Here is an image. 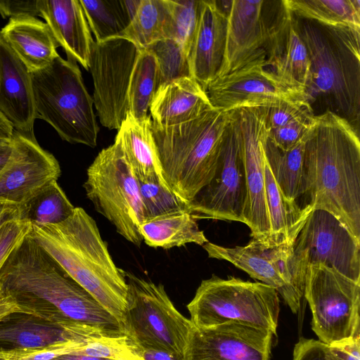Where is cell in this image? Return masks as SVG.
<instances>
[{"label": "cell", "mask_w": 360, "mask_h": 360, "mask_svg": "<svg viewBox=\"0 0 360 360\" xmlns=\"http://www.w3.org/2000/svg\"><path fill=\"white\" fill-rule=\"evenodd\" d=\"M231 112V120L214 175L188 203V212L196 219L246 223L245 167L232 111Z\"/></svg>", "instance_id": "cell-16"}, {"label": "cell", "mask_w": 360, "mask_h": 360, "mask_svg": "<svg viewBox=\"0 0 360 360\" xmlns=\"http://www.w3.org/2000/svg\"><path fill=\"white\" fill-rule=\"evenodd\" d=\"M0 15L3 18H15L40 15L39 0L11 1L0 0Z\"/></svg>", "instance_id": "cell-45"}, {"label": "cell", "mask_w": 360, "mask_h": 360, "mask_svg": "<svg viewBox=\"0 0 360 360\" xmlns=\"http://www.w3.org/2000/svg\"><path fill=\"white\" fill-rule=\"evenodd\" d=\"M304 207L334 215L360 239V141L344 118L326 110L315 115L306 141L302 195Z\"/></svg>", "instance_id": "cell-2"}, {"label": "cell", "mask_w": 360, "mask_h": 360, "mask_svg": "<svg viewBox=\"0 0 360 360\" xmlns=\"http://www.w3.org/2000/svg\"><path fill=\"white\" fill-rule=\"evenodd\" d=\"M308 137L286 151L278 148L269 139L264 147L265 158L277 186L292 202H298L302 195L304 153Z\"/></svg>", "instance_id": "cell-31"}, {"label": "cell", "mask_w": 360, "mask_h": 360, "mask_svg": "<svg viewBox=\"0 0 360 360\" xmlns=\"http://www.w3.org/2000/svg\"><path fill=\"white\" fill-rule=\"evenodd\" d=\"M314 115L309 102L283 103L269 108L267 125L269 129L271 130L295 121L311 118Z\"/></svg>", "instance_id": "cell-42"}, {"label": "cell", "mask_w": 360, "mask_h": 360, "mask_svg": "<svg viewBox=\"0 0 360 360\" xmlns=\"http://www.w3.org/2000/svg\"><path fill=\"white\" fill-rule=\"evenodd\" d=\"M327 360H360V336L324 346Z\"/></svg>", "instance_id": "cell-44"}, {"label": "cell", "mask_w": 360, "mask_h": 360, "mask_svg": "<svg viewBox=\"0 0 360 360\" xmlns=\"http://www.w3.org/2000/svg\"><path fill=\"white\" fill-rule=\"evenodd\" d=\"M170 16L166 0H140L129 25L120 37L141 49L169 39Z\"/></svg>", "instance_id": "cell-32"}, {"label": "cell", "mask_w": 360, "mask_h": 360, "mask_svg": "<svg viewBox=\"0 0 360 360\" xmlns=\"http://www.w3.org/2000/svg\"><path fill=\"white\" fill-rule=\"evenodd\" d=\"M127 38L94 41L89 67L94 82L93 102L101 124L119 129L129 112L131 75L141 51Z\"/></svg>", "instance_id": "cell-12"}, {"label": "cell", "mask_w": 360, "mask_h": 360, "mask_svg": "<svg viewBox=\"0 0 360 360\" xmlns=\"http://www.w3.org/2000/svg\"><path fill=\"white\" fill-rule=\"evenodd\" d=\"M42 17L68 59L89 70L94 41L84 10L78 0H39Z\"/></svg>", "instance_id": "cell-22"}, {"label": "cell", "mask_w": 360, "mask_h": 360, "mask_svg": "<svg viewBox=\"0 0 360 360\" xmlns=\"http://www.w3.org/2000/svg\"><path fill=\"white\" fill-rule=\"evenodd\" d=\"M315 115L269 130V140L281 150H288L306 139L312 129Z\"/></svg>", "instance_id": "cell-41"}, {"label": "cell", "mask_w": 360, "mask_h": 360, "mask_svg": "<svg viewBox=\"0 0 360 360\" xmlns=\"http://www.w3.org/2000/svg\"><path fill=\"white\" fill-rule=\"evenodd\" d=\"M303 296L319 341L329 345L360 336L359 283L325 264H311L306 271Z\"/></svg>", "instance_id": "cell-11"}, {"label": "cell", "mask_w": 360, "mask_h": 360, "mask_svg": "<svg viewBox=\"0 0 360 360\" xmlns=\"http://www.w3.org/2000/svg\"><path fill=\"white\" fill-rule=\"evenodd\" d=\"M142 349V355L145 360H180L173 354L162 350Z\"/></svg>", "instance_id": "cell-49"}, {"label": "cell", "mask_w": 360, "mask_h": 360, "mask_svg": "<svg viewBox=\"0 0 360 360\" xmlns=\"http://www.w3.org/2000/svg\"><path fill=\"white\" fill-rule=\"evenodd\" d=\"M293 245H266L252 238L245 246L230 248L207 242L202 248L210 258L229 262L274 288L296 314L304 295V278L297 269Z\"/></svg>", "instance_id": "cell-14"}, {"label": "cell", "mask_w": 360, "mask_h": 360, "mask_svg": "<svg viewBox=\"0 0 360 360\" xmlns=\"http://www.w3.org/2000/svg\"><path fill=\"white\" fill-rule=\"evenodd\" d=\"M13 128L0 114V143L11 141L13 138Z\"/></svg>", "instance_id": "cell-50"}, {"label": "cell", "mask_w": 360, "mask_h": 360, "mask_svg": "<svg viewBox=\"0 0 360 360\" xmlns=\"http://www.w3.org/2000/svg\"><path fill=\"white\" fill-rule=\"evenodd\" d=\"M18 315L17 318L11 315L0 323V342L12 345V349L39 348L73 339L91 340L35 316Z\"/></svg>", "instance_id": "cell-27"}, {"label": "cell", "mask_w": 360, "mask_h": 360, "mask_svg": "<svg viewBox=\"0 0 360 360\" xmlns=\"http://www.w3.org/2000/svg\"><path fill=\"white\" fill-rule=\"evenodd\" d=\"M75 208L57 181H53L20 205V219L32 225L56 224L67 219Z\"/></svg>", "instance_id": "cell-33"}, {"label": "cell", "mask_w": 360, "mask_h": 360, "mask_svg": "<svg viewBox=\"0 0 360 360\" xmlns=\"http://www.w3.org/2000/svg\"><path fill=\"white\" fill-rule=\"evenodd\" d=\"M267 66V59L261 58L216 77L205 89L212 105L230 112L245 107L310 103L304 87L286 81Z\"/></svg>", "instance_id": "cell-13"}, {"label": "cell", "mask_w": 360, "mask_h": 360, "mask_svg": "<svg viewBox=\"0 0 360 360\" xmlns=\"http://www.w3.org/2000/svg\"><path fill=\"white\" fill-rule=\"evenodd\" d=\"M266 159V158H265ZM265 198L269 222L266 245H294L313 210L288 200L274 180L265 160Z\"/></svg>", "instance_id": "cell-26"}, {"label": "cell", "mask_w": 360, "mask_h": 360, "mask_svg": "<svg viewBox=\"0 0 360 360\" xmlns=\"http://www.w3.org/2000/svg\"><path fill=\"white\" fill-rule=\"evenodd\" d=\"M81 354L110 360H145L141 348L127 335L101 336L91 340Z\"/></svg>", "instance_id": "cell-39"}, {"label": "cell", "mask_w": 360, "mask_h": 360, "mask_svg": "<svg viewBox=\"0 0 360 360\" xmlns=\"http://www.w3.org/2000/svg\"><path fill=\"white\" fill-rule=\"evenodd\" d=\"M83 186L96 211L124 239L140 246L143 241L140 225L144 219L139 181L117 140L96 157Z\"/></svg>", "instance_id": "cell-9"}, {"label": "cell", "mask_w": 360, "mask_h": 360, "mask_svg": "<svg viewBox=\"0 0 360 360\" xmlns=\"http://www.w3.org/2000/svg\"><path fill=\"white\" fill-rule=\"evenodd\" d=\"M273 333L236 322L192 325L182 360H270Z\"/></svg>", "instance_id": "cell-18"}, {"label": "cell", "mask_w": 360, "mask_h": 360, "mask_svg": "<svg viewBox=\"0 0 360 360\" xmlns=\"http://www.w3.org/2000/svg\"><path fill=\"white\" fill-rule=\"evenodd\" d=\"M310 61L307 92L345 119L359 133L360 118V32L330 28L292 14Z\"/></svg>", "instance_id": "cell-4"}, {"label": "cell", "mask_w": 360, "mask_h": 360, "mask_svg": "<svg viewBox=\"0 0 360 360\" xmlns=\"http://www.w3.org/2000/svg\"><path fill=\"white\" fill-rule=\"evenodd\" d=\"M269 108L254 106L232 110L245 167L247 186L245 224L252 238L266 244L269 222L265 198V153Z\"/></svg>", "instance_id": "cell-17"}, {"label": "cell", "mask_w": 360, "mask_h": 360, "mask_svg": "<svg viewBox=\"0 0 360 360\" xmlns=\"http://www.w3.org/2000/svg\"><path fill=\"white\" fill-rule=\"evenodd\" d=\"M295 265L305 279L309 265L323 264L360 283V239L332 214L313 210L293 245Z\"/></svg>", "instance_id": "cell-15"}, {"label": "cell", "mask_w": 360, "mask_h": 360, "mask_svg": "<svg viewBox=\"0 0 360 360\" xmlns=\"http://www.w3.org/2000/svg\"><path fill=\"white\" fill-rule=\"evenodd\" d=\"M0 282L30 315L61 328L77 325L108 336L126 334L118 321L73 280L30 233L1 267Z\"/></svg>", "instance_id": "cell-1"}, {"label": "cell", "mask_w": 360, "mask_h": 360, "mask_svg": "<svg viewBox=\"0 0 360 360\" xmlns=\"http://www.w3.org/2000/svg\"><path fill=\"white\" fill-rule=\"evenodd\" d=\"M91 340L73 339L39 348L0 349V353L5 360H52L77 352Z\"/></svg>", "instance_id": "cell-40"}, {"label": "cell", "mask_w": 360, "mask_h": 360, "mask_svg": "<svg viewBox=\"0 0 360 360\" xmlns=\"http://www.w3.org/2000/svg\"><path fill=\"white\" fill-rule=\"evenodd\" d=\"M140 231L144 243L152 248L169 249L188 243L203 245L208 240L189 212L161 216L143 221Z\"/></svg>", "instance_id": "cell-28"}, {"label": "cell", "mask_w": 360, "mask_h": 360, "mask_svg": "<svg viewBox=\"0 0 360 360\" xmlns=\"http://www.w3.org/2000/svg\"><path fill=\"white\" fill-rule=\"evenodd\" d=\"M31 229V223L22 219L9 222L0 228V270Z\"/></svg>", "instance_id": "cell-43"}, {"label": "cell", "mask_w": 360, "mask_h": 360, "mask_svg": "<svg viewBox=\"0 0 360 360\" xmlns=\"http://www.w3.org/2000/svg\"><path fill=\"white\" fill-rule=\"evenodd\" d=\"M152 120H136L129 112L117 130L115 139L138 180L160 181L163 176L155 143L151 131Z\"/></svg>", "instance_id": "cell-25"}, {"label": "cell", "mask_w": 360, "mask_h": 360, "mask_svg": "<svg viewBox=\"0 0 360 360\" xmlns=\"http://www.w3.org/2000/svg\"><path fill=\"white\" fill-rule=\"evenodd\" d=\"M291 13L283 0H233L227 13L225 52L218 77L282 53Z\"/></svg>", "instance_id": "cell-8"}, {"label": "cell", "mask_w": 360, "mask_h": 360, "mask_svg": "<svg viewBox=\"0 0 360 360\" xmlns=\"http://www.w3.org/2000/svg\"><path fill=\"white\" fill-rule=\"evenodd\" d=\"M213 108L202 86L192 77H184L158 88L149 112L153 123L170 126L193 120Z\"/></svg>", "instance_id": "cell-23"}, {"label": "cell", "mask_w": 360, "mask_h": 360, "mask_svg": "<svg viewBox=\"0 0 360 360\" xmlns=\"http://www.w3.org/2000/svg\"><path fill=\"white\" fill-rule=\"evenodd\" d=\"M139 1L79 0L97 41L120 37L129 25Z\"/></svg>", "instance_id": "cell-30"}, {"label": "cell", "mask_w": 360, "mask_h": 360, "mask_svg": "<svg viewBox=\"0 0 360 360\" xmlns=\"http://www.w3.org/2000/svg\"><path fill=\"white\" fill-rule=\"evenodd\" d=\"M30 235L124 329L126 271L115 265L95 220L82 207L60 223L32 225Z\"/></svg>", "instance_id": "cell-3"}, {"label": "cell", "mask_w": 360, "mask_h": 360, "mask_svg": "<svg viewBox=\"0 0 360 360\" xmlns=\"http://www.w3.org/2000/svg\"><path fill=\"white\" fill-rule=\"evenodd\" d=\"M57 359L58 360H110L105 358L96 357L81 354H65Z\"/></svg>", "instance_id": "cell-52"}, {"label": "cell", "mask_w": 360, "mask_h": 360, "mask_svg": "<svg viewBox=\"0 0 360 360\" xmlns=\"http://www.w3.org/2000/svg\"><path fill=\"white\" fill-rule=\"evenodd\" d=\"M294 16L342 30L360 32V0H283Z\"/></svg>", "instance_id": "cell-29"}, {"label": "cell", "mask_w": 360, "mask_h": 360, "mask_svg": "<svg viewBox=\"0 0 360 360\" xmlns=\"http://www.w3.org/2000/svg\"><path fill=\"white\" fill-rule=\"evenodd\" d=\"M0 114L14 131L34 136L36 111L31 73L1 34Z\"/></svg>", "instance_id": "cell-21"}, {"label": "cell", "mask_w": 360, "mask_h": 360, "mask_svg": "<svg viewBox=\"0 0 360 360\" xmlns=\"http://www.w3.org/2000/svg\"><path fill=\"white\" fill-rule=\"evenodd\" d=\"M15 314H30V312L5 290L0 282V323Z\"/></svg>", "instance_id": "cell-47"}, {"label": "cell", "mask_w": 360, "mask_h": 360, "mask_svg": "<svg viewBox=\"0 0 360 360\" xmlns=\"http://www.w3.org/2000/svg\"><path fill=\"white\" fill-rule=\"evenodd\" d=\"M227 13L219 1L201 0L195 33L188 52L191 76L205 90L218 75L226 47Z\"/></svg>", "instance_id": "cell-20"}, {"label": "cell", "mask_w": 360, "mask_h": 360, "mask_svg": "<svg viewBox=\"0 0 360 360\" xmlns=\"http://www.w3.org/2000/svg\"><path fill=\"white\" fill-rule=\"evenodd\" d=\"M138 181L143 221L170 214L188 212V203L173 192L167 184L160 181Z\"/></svg>", "instance_id": "cell-36"}, {"label": "cell", "mask_w": 360, "mask_h": 360, "mask_svg": "<svg viewBox=\"0 0 360 360\" xmlns=\"http://www.w3.org/2000/svg\"><path fill=\"white\" fill-rule=\"evenodd\" d=\"M13 150L12 140L0 143V173L7 164Z\"/></svg>", "instance_id": "cell-51"}, {"label": "cell", "mask_w": 360, "mask_h": 360, "mask_svg": "<svg viewBox=\"0 0 360 360\" xmlns=\"http://www.w3.org/2000/svg\"><path fill=\"white\" fill-rule=\"evenodd\" d=\"M146 49L150 51L156 58L159 86L181 77H191L187 54L174 40L164 39L153 43Z\"/></svg>", "instance_id": "cell-38"}, {"label": "cell", "mask_w": 360, "mask_h": 360, "mask_svg": "<svg viewBox=\"0 0 360 360\" xmlns=\"http://www.w3.org/2000/svg\"><path fill=\"white\" fill-rule=\"evenodd\" d=\"M231 120V111L213 108L174 125L151 122L162 176L188 203L213 178Z\"/></svg>", "instance_id": "cell-5"}, {"label": "cell", "mask_w": 360, "mask_h": 360, "mask_svg": "<svg viewBox=\"0 0 360 360\" xmlns=\"http://www.w3.org/2000/svg\"><path fill=\"white\" fill-rule=\"evenodd\" d=\"M13 150L0 173V200L22 205L60 175L56 158L42 148L34 135L14 131Z\"/></svg>", "instance_id": "cell-19"}, {"label": "cell", "mask_w": 360, "mask_h": 360, "mask_svg": "<svg viewBox=\"0 0 360 360\" xmlns=\"http://www.w3.org/2000/svg\"><path fill=\"white\" fill-rule=\"evenodd\" d=\"M0 34L30 73L49 66L59 56L49 26L36 17L10 18Z\"/></svg>", "instance_id": "cell-24"}, {"label": "cell", "mask_w": 360, "mask_h": 360, "mask_svg": "<svg viewBox=\"0 0 360 360\" xmlns=\"http://www.w3.org/2000/svg\"><path fill=\"white\" fill-rule=\"evenodd\" d=\"M31 78L36 119L49 123L68 143L95 147L99 127L77 63L59 56Z\"/></svg>", "instance_id": "cell-6"}, {"label": "cell", "mask_w": 360, "mask_h": 360, "mask_svg": "<svg viewBox=\"0 0 360 360\" xmlns=\"http://www.w3.org/2000/svg\"><path fill=\"white\" fill-rule=\"evenodd\" d=\"M170 16L169 39L181 45L187 56L198 25L201 0H166Z\"/></svg>", "instance_id": "cell-37"}, {"label": "cell", "mask_w": 360, "mask_h": 360, "mask_svg": "<svg viewBox=\"0 0 360 360\" xmlns=\"http://www.w3.org/2000/svg\"><path fill=\"white\" fill-rule=\"evenodd\" d=\"M20 219V205L0 200V228L5 224Z\"/></svg>", "instance_id": "cell-48"}, {"label": "cell", "mask_w": 360, "mask_h": 360, "mask_svg": "<svg viewBox=\"0 0 360 360\" xmlns=\"http://www.w3.org/2000/svg\"><path fill=\"white\" fill-rule=\"evenodd\" d=\"M124 330L141 349L162 350L182 360L192 323L174 307L162 284L126 272Z\"/></svg>", "instance_id": "cell-10"}, {"label": "cell", "mask_w": 360, "mask_h": 360, "mask_svg": "<svg viewBox=\"0 0 360 360\" xmlns=\"http://www.w3.org/2000/svg\"><path fill=\"white\" fill-rule=\"evenodd\" d=\"M159 86L158 66L154 55L141 49L131 75L128 100L129 112L136 120H144Z\"/></svg>", "instance_id": "cell-34"}, {"label": "cell", "mask_w": 360, "mask_h": 360, "mask_svg": "<svg viewBox=\"0 0 360 360\" xmlns=\"http://www.w3.org/2000/svg\"><path fill=\"white\" fill-rule=\"evenodd\" d=\"M52 360H58V359H52Z\"/></svg>", "instance_id": "cell-53"}, {"label": "cell", "mask_w": 360, "mask_h": 360, "mask_svg": "<svg viewBox=\"0 0 360 360\" xmlns=\"http://www.w3.org/2000/svg\"><path fill=\"white\" fill-rule=\"evenodd\" d=\"M187 309L196 328L236 322L276 335L280 300L276 290L263 283L212 275L202 281Z\"/></svg>", "instance_id": "cell-7"}, {"label": "cell", "mask_w": 360, "mask_h": 360, "mask_svg": "<svg viewBox=\"0 0 360 360\" xmlns=\"http://www.w3.org/2000/svg\"><path fill=\"white\" fill-rule=\"evenodd\" d=\"M267 67L286 81L300 85L307 90L310 78L309 57L307 47L293 25L292 14L283 50Z\"/></svg>", "instance_id": "cell-35"}, {"label": "cell", "mask_w": 360, "mask_h": 360, "mask_svg": "<svg viewBox=\"0 0 360 360\" xmlns=\"http://www.w3.org/2000/svg\"><path fill=\"white\" fill-rule=\"evenodd\" d=\"M324 346L319 340L301 338L294 347L292 360H327Z\"/></svg>", "instance_id": "cell-46"}]
</instances>
